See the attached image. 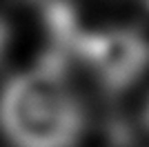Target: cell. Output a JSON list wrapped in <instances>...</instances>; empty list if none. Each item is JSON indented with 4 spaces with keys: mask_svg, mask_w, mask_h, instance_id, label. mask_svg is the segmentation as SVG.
Masks as SVG:
<instances>
[{
    "mask_svg": "<svg viewBox=\"0 0 149 147\" xmlns=\"http://www.w3.org/2000/svg\"><path fill=\"white\" fill-rule=\"evenodd\" d=\"M87 114L69 85V58L47 51L0 89V132L11 147H76Z\"/></svg>",
    "mask_w": 149,
    "mask_h": 147,
    "instance_id": "6da1fadb",
    "label": "cell"
},
{
    "mask_svg": "<svg viewBox=\"0 0 149 147\" xmlns=\"http://www.w3.org/2000/svg\"><path fill=\"white\" fill-rule=\"evenodd\" d=\"M76 58L91 69L107 94L118 96L149 69V38L129 27L85 31Z\"/></svg>",
    "mask_w": 149,
    "mask_h": 147,
    "instance_id": "7a4b0ae2",
    "label": "cell"
},
{
    "mask_svg": "<svg viewBox=\"0 0 149 147\" xmlns=\"http://www.w3.org/2000/svg\"><path fill=\"white\" fill-rule=\"evenodd\" d=\"M7 45H9V24L5 22V18H0V58L7 51Z\"/></svg>",
    "mask_w": 149,
    "mask_h": 147,
    "instance_id": "3957f363",
    "label": "cell"
},
{
    "mask_svg": "<svg viewBox=\"0 0 149 147\" xmlns=\"http://www.w3.org/2000/svg\"><path fill=\"white\" fill-rule=\"evenodd\" d=\"M145 123H147V127H149V103H147V107H145Z\"/></svg>",
    "mask_w": 149,
    "mask_h": 147,
    "instance_id": "277c9868",
    "label": "cell"
},
{
    "mask_svg": "<svg viewBox=\"0 0 149 147\" xmlns=\"http://www.w3.org/2000/svg\"><path fill=\"white\" fill-rule=\"evenodd\" d=\"M147 5H149V0H147Z\"/></svg>",
    "mask_w": 149,
    "mask_h": 147,
    "instance_id": "5b68a950",
    "label": "cell"
}]
</instances>
